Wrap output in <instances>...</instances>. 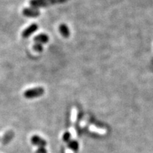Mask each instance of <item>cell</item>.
Here are the masks:
<instances>
[{
    "label": "cell",
    "instance_id": "30bf717a",
    "mask_svg": "<svg viewBox=\"0 0 153 153\" xmlns=\"http://www.w3.org/2000/svg\"><path fill=\"white\" fill-rule=\"evenodd\" d=\"M89 130L92 132H95V133H97L99 134H101V135H104L106 133V130L105 129H102V128H99L96 127V126L91 125L89 126Z\"/></svg>",
    "mask_w": 153,
    "mask_h": 153
},
{
    "label": "cell",
    "instance_id": "7a4b0ae2",
    "mask_svg": "<svg viewBox=\"0 0 153 153\" xmlns=\"http://www.w3.org/2000/svg\"><path fill=\"white\" fill-rule=\"evenodd\" d=\"M76 117H77V109L75 107H73L71 113V127L70 128V133H71L73 137H76V131L75 128H74V125H75L76 123Z\"/></svg>",
    "mask_w": 153,
    "mask_h": 153
},
{
    "label": "cell",
    "instance_id": "52a82bcc",
    "mask_svg": "<svg viewBox=\"0 0 153 153\" xmlns=\"http://www.w3.org/2000/svg\"><path fill=\"white\" fill-rule=\"evenodd\" d=\"M34 41H35L36 43H47L49 41V38L46 34L45 33H41L39 34V35L36 36L35 38H34Z\"/></svg>",
    "mask_w": 153,
    "mask_h": 153
},
{
    "label": "cell",
    "instance_id": "7c38bea8",
    "mask_svg": "<svg viewBox=\"0 0 153 153\" xmlns=\"http://www.w3.org/2000/svg\"><path fill=\"white\" fill-rule=\"evenodd\" d=\"M33 48L36 51H37V52H41V51H43V45H42L41 44L39 43H36L34 44Z\"/></svg>",
    "mask_w": 153,
    "mask_h": 153
},
{
    "label": "cell",
    "instance_id": "5bb4252c",
    "mask_svg": "<svg viewBox=\"0 0 153 153\" xmlns=\"http://www.w3.org/2000/svg\"><path fill=\"white\" fill-rule=\"evenodd\" d=\"M36 153H47V150L44 147H43V148H38Z\"/></svg>",
    "mask_w": 153,
    "mask_h": 153
},
{
    "label": "cell",
    "instance_id": "277c9868",
    "mask_svg": "<svg viewBox=\"0 0 153 153\" xmlns=\"http://www.w3.org/2000/svg\"><path fill=\"white\" fill-rule=\"evenodd\" d=\"M30 141H31L32 144L36 145V146H38V148H43V147L45 148L47 145L46 141L37 135H33L31 139H30Z\"/></svg>",
    "mask_w": 153,
    "mask_h": 153
},
{
    "label": "cell",
    "instance_id": "ba28073f",
    "mask_svg": "<svg viewBox=\"0 0 153 153\" xmlns=\"http://www.w3.org/2000/svg\"><path fill=\"white\" fill-rule=\"evenodd\" d=\"M13 136H14V133H13L12 131L7 132V133L5 134L4 136L2 138V142L4 144H5V143L6 144H7V143H8L9 141L12 139Z\"/></svg>",
    "mask_w": 153,
    "mask_h": 153
},
{
    "label": "cell",
    "instance_id": "8992f818",
    "mask_svg": "<svg viewBox=\"0 0 153 153\" xmlns=\"http://www.w3.org/2000/svg\"><path fill=\"white\" fill-rule=\"evenodd\" d=\"M51 1V0H31L30 4L32 7L36 8V7H43L44 5H46Z\"/></svg>",
    "mask_w": 153,
    "mask_h": 153
},
{
    "label": "cell",
    "instance_id": "3957f363",
    "mask_svg": "<svg viewBox=\"0 0 153 153\" xmlns=\"http://www.w3.org/2000/svg\"><path fill=\"white\" fill-rule=\"evenodd\" d=\"M38 26L36 24H33L30 25L29 26H28L27 28H26L23 30L22 33V36L24 38H27L30 37L33 33H35L36 30H38Z\"/></svg>",
    "mask_w": 153,
    "mask_h": 153
},
{
    "label": "cell",
    "instance_id": "9c48e42d",
    "mask_svg": "<svg viewBox=\"0 0 153 153\" xmlns=\"http://www.w3.org/2000/svg\"><path fill=\"white\" fill-rule=\"evenodd\" d=\"M68 143V148L70 150L72 151H76L78 150V148H79V144L75 140H71L69 141Z\"/></svg>",
    "mask_w": 153,
    "mask_h": 153
},
{
    "label": "cell",
    "instance_id": "5b68a950",
    "mask_svg": "<svg viewBox=\"0 0 153 153\" xmlns=\"http://www.w3.org/2000/svg\"><path fill=\"white\" fill-rule=\"evenodd\" d=\"M22 14L26 17L34 18L39 16L40 11L35 8H25L23 9Z\"/></svg>",
    "mask_w": 153,
    "mask_h": 153
},
{
    "label": "cell",
    "instance_id": "6da1fadb",
    "mask_svg": "<svg viewBox=\"0 0 153 153\" xmlns=\"http://www.w3.org/2000/svg\"><path fill=\"white\" fill-rule=\"evenodd\" d=\"M45 92V90L43 87H34L31 89H26L24 91V96L26 99H34L42 96Z\"/></svg>",
    "mask_w": 153,
    "mask_h": 153
},
{
    "label": "cell",
    "instance_id": "8fae6325",
    "mask_svg": "<svg viewBox=\"0 0 153 153\" xmlns=\"http://www.w3.org/2000/svg\"><path fill=\"white\" fill-rule=\"evenodd\" d=\"M60 31L64 37H68V36H69V30L65 25H61L60 26Z\"/></svg>",
    "mask_w": 153,
    "mask_h": 153
},
{
    "label": "cell",
    "instance_id": "4fadbf2b",
    "mask_svg": "<svg viewBox=\"0 0 153 153\" xmlns=\"http://www.w3.org/2000/svg\"><path fill=\"white\" fill-rule=\"evenodd\" d=\"M70 137H71V134H70V133H69V132H67V133L63 135L62 139L65 142L68 143L70 140Z\"/></svg>",
    "mask_w": 153,
    "mask_h": 153
}]
</instances>
